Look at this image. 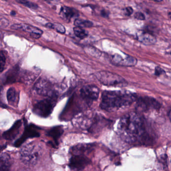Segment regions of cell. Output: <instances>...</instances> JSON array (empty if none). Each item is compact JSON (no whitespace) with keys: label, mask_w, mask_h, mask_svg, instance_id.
Returning <instances> with one entry per match:
<instances>
[{"label":"cell","mask_w":171,"mask_h":171,"mask_svg":"<svg viewBox=\"0 0 171 171\" xmlns=\"http://www.w3.org/2000/svg\"><path fill=\"white\" fill-rule=\"evenodd\" d=\"M117 132L124 141L130 144L142 143L147 140L144 120L134 112L127 114L120 120Z\"/></svg>","instance_id":"cell-1"},{"label":"cell","mask_w":171,"mask_h":171,"mask_svg":"<svg viewBox=\"0 0 171 171\" xmlns=\"http://www.w3.org/2000/svg\"><path fill=\"white\" fill-rule=\"evenodd\" d=\"M136 99L135 93L126 90L104 91L100 107L107 112H116L131 106Z\"/></svg>","instance_id":"cell-2"},{"label":"cell","mask_w":171,"mask_h":171,"mask_svg":"<svg viewBox=\"0 0 171 171\" xmlns=\"http://www.w3.org/2000/svg\"><path fill=\"white\" fill-rule=\"evenodd\" d=\"M42 147L36 142H30L23 146L20 152L21 159L25 165L33 166L37 163L42 154Z\"/></svg>","instance_id":"cell-3"},{"label":"cell","mask_w":171,"mask_h":171,"mask_svg":"<svg viewBox=\"0 0 171 171\" xmlns=\"http://www.w3.org/2000/svg\"><path fill=\"white\" fill-rule=\"evenodd\" d=\"M97 79L104 86L124 87L127 85V82L122 76L108 71H101L96 74Z\"/></svg>","instance_id":"cell-4"},{"label":"cell","mask_w":171,"mask_h":171,"mask_svg":"<svg viewBox=\"0 0 171 171\" xmlns=\"http://www.w3.org/2000/svg\"><path fill=\"white\" fill-rule=\"evenodd\" d=\"M56 102V96L49 97L48 99L41 100L35 105L34 112L42 118H47L52 113Z\"/></svg>","instance_id":"cell-5"},{"label":"cell","mask_w":171,"mask_h":171,"mask_svg":"<svg viewBox=\"0 0 171 171\" xmlns=\"http://www.w3.org/2000/svg\"><path fill=\"white\" fill-rule=\"evenodd\" d=\"M90 163L91 160L85 155H73L70 159L69 167L74 171H81Z\"/></svg>","instance_id":"cell-6"},{"label":"cell","mask_w":171,"mask_h":171,"mask_svg":"<svg viewBox=\"0 0 171 171\" xmlns=\"http://www.w3.org/2000/svg\"><path fill=\"white\" fill-rule=\"evenodd\" d=\"M36 92L41 96H55L52 83L45 79H40L35 85Z\"/></svg>","instance_id":"cell-7"},{"label":"cell","mask_w":171,"mask_h":171,"mask_svg":"<svg viewBox=\"0 0 171 171\" xmlns=\"http://www.w3.org/2000/svg\"><path fill=\"white\" fill-rule=\"evenodd\" d=\"M160 104L152 97H140L137 102V109L138 110L145 112L150 109H160Z\"/></svg>","instance_id":"cell-8"},{"label":"cell","mask_w":171,"mask_h":171,"mask_svg":"<svg viewBox=\"0 0 171 171\" xmlns=\"http://www.w3.org/2000/svg\"><path fill=\"white\" fill-rule=\"evenodd\" d=\"M81 95L86 100L93 101L98 99L100 89L96 86L87 85L82 87L80 90Z\"/></svg>","instance_id":"cell-9"},{"label":"cell","mask_w":171,"mask_h":171,"mask_svg":"<svg viewBox=\"0 0 171 171\" xmlns=\"http://www.w3.org/2000/svg\"><path fill=\"white\" fill-rule=\"evenodd\" d=\"M137 59L134 57L126 54L125 56L116 54L112 57L113 63L117 65L122 66L131 67L136 65Z\"/></svg>","instance_id":"cell-10"},{"label":"cell","mask_w":171,"mask_h":171,"mask_svg":"<svg viewBox=\"0 0 171 171\" xmlns=\"http://www.w3.org/2000/svg\"><path fill=\"white\" fill-rule=\"evenodd\" d=\"M40 136V133L36 129V126L33 125H29L25 127L24 132L22 136L15 142L14 146H20L29 138H37Z\"/></svg>","instance_id":"cell-11"},{"label":"cell","mask_w":171,"mask_h":171,"mask_svg":"<svg viewBox=\"0 0 171 171\" xmlns=\"http://www.w3.org/2000/svg\"><path fill=\"white\" fill-rule=\"evenodd\" d=\"M11 29L14 30H22L25 32H28L30 34L31 36L35 38L38 39L43 34V31L41 30L28 24H14L12 25Z\"/></svg>","instance_id":"cell-12"},{"label":"cell","mask_w":171,"mask_h":171,"mask_svg":"<svg viewBox=\"0 0 171 171\" xmlns=\"http://www.w3.org/2000/svg\"><path fill=\"white\" fill-rule=\"evenodd\" d=\"M20 68L18 65L15 66L13 68L9 70L6 74L3 76L2 80L4 84H12L16 82L19 76Z\"/></svg>","instance_id":"cell-13"},{"label":"cell","mask_w":171,"mask_h":171,"mask_svg":"<svg viewBox=\"0 0 171 171\" xmlns=\"http://www.w3.org/2000/svg\"><path fill=\"white\" fill-rule=\"evenodd\" d=\"M137 39L145 45H153L156 42V38L155 36L148 31H142L139 32Z\"/></svg>","instance_id":"cell-14"},{"label":"cell","mask_w":171,"mask_h":171,"mask_svg":"<svg viewBox=\"0 0 171 171\" xmlns=\"http://www.w3.org/2000/svg\"><path fill=\"white\" fill-rule=\"evenodd\" d=\"M21 126H22L21 120H18L15 122L10 129H9L3 133V136L5 139L7 140L15 139L19 134L20 129L21 127Z\"/></svg>","instance_id":"cell-15"},{"label":"cell","mask_w":171,"mask_h":171,"mask_svg":"<svg viewBox=\"0 0 171 171\" xmlns=\"http://www.w3.org/2000/svg\"><path fill=\"white\" fill-rule=\"evenodd\" d=\"M94 144H80L74 146L71 149L73 155H85L84 154L90 152L93 149Z\"/></svg>","instance_id":"cell-16"},{"label":"cell","mask_w":171,"mask_h":171,"mask_svg":"<svg viewBox=\"0 0 171 171\" xmlns=\"http://www.w3.org/2000/svg\"><path fill=\"white\" fill-rule=\"evenodd\" d=\"M60 15L61 17L66 20H70L73 18L78 17L79 16V12L78 11L74 8L64 6L61 8Z\"/></svg>","instance_id":"cell-17"},{"label":"cell","mask_w":171,"mask_h":171,"mask_svg":"<svg viewBox=\"0 0 171 171\" xmlns=\"http://www.w3.org/2000/svg\"><path fill=\"white\" fill-rule=\"evenodd\" d=\"M8 102L9 104L16 106L18 104L19 100V92L14 87H11L7 93Z\"/></svg>","instance_id":"cell-18"},{"label":"cell","mask_w":171,"mask_h":171,"mask_svg":"<svg viewBox=\"0 0 171 171\" xmlns=\"http://www.w3.org/2000/svg\"><path fill=\"white\" fill-rule=\"evenodd\" d=\"M11 159L9 154L4 153L0 156V171H10Z\"/></svg>","instance_id":"cell-19"},{"label":"cell","mask_w":171,"mask_h":171,"mask_svg":"<svg viewBox=\"0 0 171 171\" xmlns=\"http://www.w3.org/2000/svg\"><path fill=\"white\" fill-rule=\"evenodd\" d=\"M63 129L61 126L54 127L52 129L49 130L47 132L48 136L53 138L55 141H57L58 139L62 136L63 133Z\"/></svg>","instance_id":"cell-20"},{"label":"cell","mask_w":171,"mask_h":171,"mask_svg":"<svg viewBox=\"0 0 171 171\" xmlns=\"http://www.w3.org/2000/svg\"><path fill=\"white\" fill-rule=\"evenodd\" d=\"M75 26L80 28H90L93 26L94 24L90 21L85 20L83 19H76L74 22Z\"/></svg>","instance_id":"cell-21"},{"label":"cell","mask_w":171,"mask_h":171,"mask_svg":"<svg viewBox=\"0 0 171 171\" xmlns=\"http://www.w3.org/2000/svg\"><path fill=\"white\" fill-rule=\"evenodd\" d=\"M74 32L75 35L81 39H83L88 36V32L82 28L76 27L74 28Z\"/></svg>","instance_id":"cell-22"},{"label":"cell","mask_w":171,"mask_h":171,"mask_svg":"<svg viewBox=\"0 0 171 171\" xmlns=\"http://www.w3.org/2000/svg\"><path fill=\"white\" fill-rule=\"evenodd\" d=\"M47 27L49 28H52V29H54L57 31V32L60 33H65L66 30L64 26L59 23H48L46 25Z\"/></svg>","instance_id":"cell-23"},{"label":"cell","mask_w":171,"mask_h":171,"mask_svg":"<svg viewBox=\"0 0 171 171\" xmlns=\"http://www.w3.org/2000/svg\"><path fill=\"white\" fill-rule=\"evenodd\" d=\"M18 3H20L21 4L24 5L27 7L29 8L30 9H37L38 8V6L35 3H33L31 2L27 1H17Z\"/></svg>","instance_id":"cell-24"},{"label":"cell","mask_w":171,"mask_h":171,"mask_svg":"<svg viewBox=\"0 0 171 171\" xmlns=\"http://www.w3.org/2000/svg\"><path fill=\"white\" fill-rule=\"evenodd\" d=\"M6 58L3 51L0 50V72L4 70L6 65Z\"/></svg>","instance_id":"cell-25"},{"label":"cell","mask_w":171,"mask_h":171,"mask_svg":"<svg viewBox=\"0 0 171 171\" xmlns=\"http://www.w3.org/2000/svg\"><path fill=\"white\" fill-rule=\"evenodd\" d=\"M134 17L136 19L140 20H144L145 19V16L144 14H143L141 12H137L134 15Z\"/></svg>","instance_id":"cell-26"},{"label":"cell","mask_w":171,"mask_h":171,"mask_svg":"<svg viewBox=\"0 0 171 171\" xmlns=\"http://www.w3.org/2000/svg\"><path fill=\"white\" fill-rule=\"evenodd\" d=\"M155 74L157 76H160L162 74H164L165 73V71L162 68H161L160 67L157 66L155 68Z\"/></svg>","instance_id":"cell-27"},{"label":"cell","mask_w":171,"mask_h":171,"mask_svg":"<svg viewBox=\"0 0 171 171\" xmlns=\"http://www.w3.org/2000/svg\"><path fill=\"white\" fill-rule=\"evenodd\" d=\"M125 11L127 16H130L133 13V9L131 7H128L126 8Z\"/></svg>","instance_id":"cell-28"},{"label":"cell","mask_w":171,"mask_h":171,"mask_svg":"<svg viewBox=\"0 0 171 171\" xmlns=\"http://www.w3.org/2000/svg\"><path fill=\"white\" fill-rule=\"evenodd\" d=\"M6 148V146H5V145H0V153L2 152Z\"/></svg>","instance_id":"cell-29"},{"label":"cell","mask_w":171,"mask_h":171,"mask_svg":"<svg viewBox=\"0 0 171 171\" xmlns=\"http://www.w3.org/2000/svg\"><path fill=\"white\" fill-rule=\"evenodd\" d=\"M102 16H103V17H107V16H108V15H107V12H106V11H105V12L102 11Z\"/></svg>","instance_id":"cell-30"},{"label":"cell","mask_w":171,"mask_h":171,"mask_svg":"<svg viewBox=\"0 0 171 171\" xmlns=\"http://www.w3.org/2000/svg\"><path fill=\"white\" fill-rule=\"evenodd\" d=\"M11 15L12 16H14L16 15V13L15 11H12L11 12Z\"/></svg>","instance_id":"cell-31"},{"label":"cell","mask_w":171,"mask_h":171,"mask_svg":"<svg viewBox=\"0 0 171 171\" xmlns=\"http://www.w3.org/2000/svg\"><path fill=\"white\" fill-rule=\"evenodd\" d=\"M169 118H170V119L171 122V110H170L169 113Z\"/></svg>","instance_id":"cell-32"},{"label":"cell","mask_w":171,"mask_h":171,"mask_svg":"<svg viewBox=\"0 0 171 171\" xmlns=\"http://www.w3.org/2000/svg\"><path fill=\"white\" fill-rule=\"evenodd\" d=\"M169 17L170 18V19L171 20V12L169 13H168Z\"/></svg>","instance_id":"cell-33"},{"label":"cell","mask_w":171,"mask_h":171,"mask_svg":"<svg viewBox=\"0 0 171 171\" xmlns=\"http://www.w3.org/2000/svg\"></svg>","instance_id":"cell-34"}]
</instances>
